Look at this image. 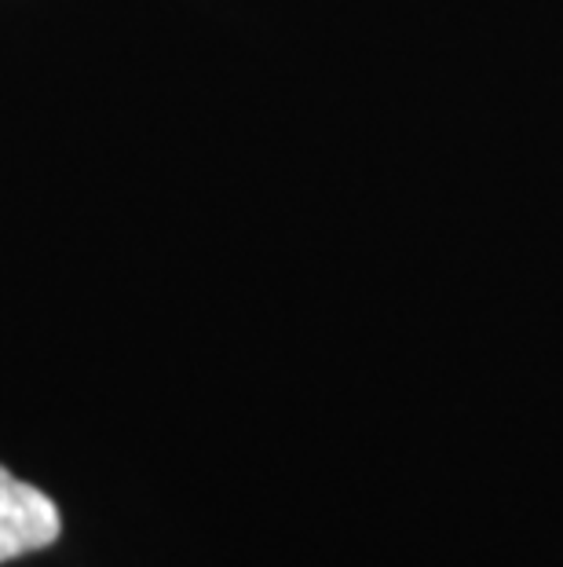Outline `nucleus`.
I'll return each mask as SVG.
<instances>
[{"instance_id": "f257e3e1", "label": "nucleus", "mask_w": 563, "mask_h": 567, "mask_svg": "<svg viewBox=\"0 0 563 567\" xmlns=\"http://www.w3.org/2000/svg\"><path fill=\"white\" fill-rule=\"evenodd\" d=\"M59 535H63V516L55 502L0 465V564L55 546Z\"/></svg>"}]
</instances>
